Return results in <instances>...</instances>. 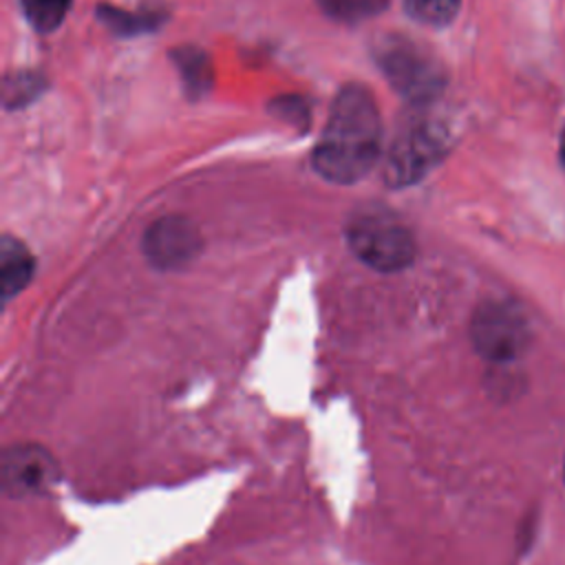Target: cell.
Here are the masks:
<instances>
[{
	"label": "cell",
	"instance_id": "5bb4252c",
	"mask_svg": "<svg viewBox=\"0 0 565 565\" xmlns=\"http://www.w3.org/2000/svg\"><path fill=\"white\" fill-rule=\"evenodd\" d=\"M40 84H42V79L35 73H22L20 71V73L7 77L4 79V104L9 108L22 106L24 102H29L38 95Z\"/></svg>",
	"mask_w": 565,
	"mask_h": 565
},
{
	"label": "cell",
	"instance_id": "3957f363",
	"mask_svg": "<svg viewBox=\"0 0 565 565\" xmlns=\"http://www.w3.org/2000/svg\"><path fill=\"white\" fill-rule=\"evenodd\" d=\"M448 128L430 115H413L395 135L388 154L384 177L393 188L413 185L426 177L448 152Z\"/></svg>",
	"mask_w": 565,
	"mask_h": 565
},
{
	"label": "cell",
	"instance_id": "4fadbf2b",
	"mask_svg": "<svg viewBox=\"0 0 565 565\" xmlns=\"http://www.w3.org/2000/svg\"><path fill=\"white\" fill-rule=\"evenodd\" d=\"M404 4L408 15L417 22L444 26L457 15L461 0H406Z\"/></svg>",
	"mask_w": 565,
	"mask_h": 565
},
{
	"label": "cell",
	"instance_id": "9a60e30c",
	"mask_svg": "<svg viewBox=\"0 0 565 565\" xmlns=\"http://www.w3.org/2000/svg\"><path fill=\"white\" fill-rule=\"evenodd\" d=\"M271 108L278 117L287 119L289 124H294L298 128H305L309 121V108L300 97H280Z\"/></svg>",
	"mask_w": 565,
	"mask_h": 565
},
{
	"label": "cell",
	"instance_id": "9c48e42d",
	"mask_svg": "<svg viewBox=\"0 0 565 565\" xmlns=\"http://www.w3.org/2000/svg\"><path fill=\"white\" fill-rule=\"evenodd\" d=\"M172 60L179 68L183 88L192 99L203 97L212 88L214 73L205 51H201L199 46H179L177 51H172Z\"/></svg>",
	"mask_w": 565,
	"mask_h": 565
},
{
	"label": "cell",
	"instance_id": "7a4b0ae2",
	"mask_svg": "<svg viewBox=\"0 0 565 565\" xmlns=\"http://www.w3.org/2000/svg\"><path fill=\"white\" fill-rule=\"evenodd\" d=\"M375 60L397 93L415 106H426L441 95L446 71L441 62L408 35H384L375 44Z\"/></svg>",
	"mask_w": 565,
	"mask_h": 565
},
{
	"label": "cell",
	"instance_id": "7c38bea8",
	"mask_svg": "<svg viewBox=\"0 0 565 565\" xmlns=\"http://www.w3.org/2000/svg\"><path fill=\"white\" fill-rule=\"evenodd\" d=\"M73 0H20L29 24L35 31H53L66 18Z\"/></svg>",
	"mask_w": 565,
	"mask_h": 565
},
{
	"label": "cell",
	"instance_id": "6da1fadb",
	"mask_svg": "<svg viewBox=\"0 0 565 565\" xmlns=\"http://www.w3.org/2000/svg\"><path fill=\"white\" fill-rule=\"evenodd\" d=\"M380 146L382 121L373 95L360 84L340 88L313 150L316 172L333 183H353L375 166Z\"/></svg>",
	"mask_w": 565,
	"mask_h": 565
},
{
	"label": "cell",
	"instance_id": "8fae6325",
	"mask_svg": "<svg viewBox=\"0 0 565 565\" xmlns=\"http://www.w3.org/2000/svg\"><path fill=\"white\" fill-rule=\"evenodd\" d=\"M318 4L329 18L355 24L380 15L388 7V0H318Z\"/></svg>",
	"mask_w": 565,
	"mask_h": 565
},
{
	"label": "cell",
	"instance_id": "8992f818",
	"mask_svg": "<svg viewBox=\"0 0 565 565\" xmlns=\"http://www.w3.org/2000/svg\"><path fill=\"white\" fill-rule=\"evenodd\" d=\"M60 479L55 457L35 444L9 446L2 455V490L9 497L40 494Z\"/></svg>",
	"mask_w": 565,
	"mask_h": 565
},
{
	"label": "cell",
	"instance_id": "2e32d148",
	"mask_svg": "<svg viewBox=\"0 0 565 565\" xmlns=\"http://www.w3.org/2000/svg\"><path fill=\"white\" fill-rule=\"evenodd\" d=\"M561 161H563V166H565V132L561 135Z\"/></svg>",
	"mask_w": 565,
	"mask_h": 565
},
{
	"label": "cell",
	"instance_id": "277c9868",
	"mask_svg": "<svg viewBox=\"0 0 565 565\" xmlns=\"http://www.w3.org/2000/svg\"><path fill=\"white\" fill-rule=\"evenodd\" d=\"M353 254L377 271H399L415 258L413 234L382 214H366L351 221L347 232Z\"/></svg>",
	"mask_w": 565,
	"mask_h": 565
},
{
	"label": "cell",
	"instance_id": "52a82bcc",
	"mask_svg": "<svg viewBox=\"0 0 565 565\" xmlns=\"http://www.w3.org/2000/svg\"><path fill=\"white\" fill-rule=\"evenodd\" d=\"M201 249L199 227L185 216H163L143 234V254L159 269H179Z\"/></svg>",
	"mask_w": 565,
	"mask_h": 565
},
{
	"label": "cell",
	"instance_id": "ba28073f",
	"mask_svg": "<svg viewBox=\"0 0 565 565\" xmlns=\"http://www.w3.org/2000/svg\"><path fill=\"white\" fill-rule=\"evenodd\" d=\"M35 269V260L31 252L13 236H4L0 241V274H2V296L9 300L20 294Z\"/></svg>",
	"mask_w": 565,
	"mask_h": 565
},
{
	"label": "cell",
	"instance_id": "30bf717a",
	"mask_svg": "<svg viewBox=\"0 0 565 565\" xmlns=\"http://www.w3.org/2000/svg\"><path fill=\"white\" fill-rule=\"evenodd\" d=\"M97 15L117 35H137V33L152 31L161 24L159 11H128L110 4H99Z\"/></svg>",
	"mask_w": 565,
	"mask_h": 565
},
{
	"label": "cell",
	"instance_id": "5b68a950",
	"mask_svg": "<svg viewBox=\"0 0 565 565\" xmlns=\"http://www.w3.org/2000/svg\"><path fill=\"white\" fill-rule=\"evenodd\" d=\"M470 340L486 360L512 362L527 349L532 331L521 309L510 302L488 300L472 316Z\"/></svg>",
	"mask_w": 565,
	"mask_h": 565
}]
</instances>
